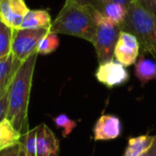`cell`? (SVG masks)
Returning <instances> with one entry per match:
<instances>
[{"instance_id": "7402d4cb", "label": "cell", "mask_w": 156, "mask_h": 156, "mask_svg": "<svg viewBox=\"0 0 156 156\" xmlns=\"http://www.w3.org/2000/svg\"><path fill=\"white\" fill-rule=\"evenodd\" d=\"M9 88L0 92V122L7 118L8 111V98H9Z\"/></svg>"}, {"instance_id": "52a82bcc", "label": "cell", "mask_w": 156, "mask_h": 156, "mask_svg": "<svg viewBox=\"0 0 156 156\" xmlns=\"http://www.w3.org/2000/svg\"><path fill=\"white\" fill-rule=\"evenodd\" d=\"M140 45L134 34L125 31H121L115 48V59L123 64L129 66L137 62L139 56Z\"/></svg>"}, {"instance_id": "9a60e30c", "label": "cell", "mask_w": 156, "mask_h": 156, "mask_svg": "<svg viewBox=\"0 0 156 156\" xmlns=\"http://www.w3.org/2000/svg\"><path fill=\"white\" fill-rule=\"evenodd\" d=\"M135 75L142 85L156 79V63L151 59L140 57L135 64Z\"/></svg>"}, {"instance_id": "ba28073f", "label": "cell", "mask_w": 156, "mask_h": 156, "mask_svg": "<svg viewBox=\"0 0 156 156\" xmlns=\"http://www.w3.org/2000/svg\"><path fill=\"white\" fill-rule=\"evenodd\" d=\"M28 11L24 0H0V20L13 29L22 27Z\"/></svg>"}, {"instance_id": "9c48e42d", "label": "cell", "mask_w": 156, "mask_h": 156, "mask_svg": "<svg viewBox=\"0 0 156 156\" xmlns=\"http://www.w3.org/2000/svg\"><path fill=\"white\" fill-rule=\"evenodd\" d=\"M37 142H35V156H57L60 143L55 133L42 123L37 127Z\"/></svg>"}, {"instance_id": "6da1fadb", "label": "cell", "mask_w": 156, "mask_h": 156, "mask_svg": "<svg viewBox=\"0 0 156 156\" xmlns=\"http://www.w3.org/2000/svg\"><path fill=\"white\" fill-rule=\"evenodd\" d=\"M37 55L33 52L20 63L9 89L7 119L22 135L29 132L28 106Z\"/></svg>"}, {"instance_id": "5b68a950", "label": "cell", "mask_w": 156, "mask_h": 156, "mask_svg": "<svg viewBox=\"0 0 156 156\" xmlns=\"http://www.w3.org/2000/svg\"><path fill=\"white\" fill-rule=\"evenodd\" d=\"M49 31V28L13 29L12 54L20 62L37 51L41 39Z\"/></svg>"}, {"instance_id": "d6986e66", "label": "cell", "mask_w": 156, "mask_h": 156, "mask_svg": "<svg viewBox=\"0 0 156 156\" xmlns=\"http://www.w3.org/2000/svg\"><path fill=\"white\" fill-rule=\"evenodd\" d=\"M54 123L58 128L62 129V136L67 137L77 125V122L72 120L66 115H59L54 119Z\"/></svg>"}, {"instance_id": "30bf717a", "label": "cell", "mask_w": 156, "mask_h": 156, "mask_svg": "<svg viewBox=\"0 0 156 156\" xmlns=\"http://www.w3.org/2000/svg\"><path fill=\"white\" fill-rule=\"evenodd\" d=\"M122 133L121 120L113 115H103L98 118L93 128V137L96 141L117 139Z\"/></svg>"}, {"instance_id": "e0dca14e", "label": "cell", "mask_w": 156, "mask_h": 156, "mask_svg": "<svg viewBox=\"0 0 156 156\" xmlns=\"http://www.w3.org/2000/svg\"><path fill=\"white\" fill-rule=\"evenodd\" d=\"M13 28L0 20V59L12 52Z\"/></svg>"}, {"instance_id": "3957f363", "label": "cell", "mask_w": 156, "mask_h": 156, "mask_svg": "<svg viewBox=\"0 0 156 156\" xmlns=\"http://www.w3.org/2000/svg\"><path fill=\"white\" fill-rule=\"evenodd\" d=\"M120 27L122 31L134 34L142 49L156 59L155 15L143 9L134 0L127 7L126 17Z\"/></svg>"}, {"instance_id": "cb8c5ba5", "label": "cell", "mask_w": 156, "mask_h": 156, "mask_svg": "<svg viewBox=\"0 0 156 156\" xmlns=\"http://www.w3.org/2000/svg\"><path fill=\"white\" fill-rule=\"evenodd\" d=\"M18 144H20V143H18ZM18 144L13 147H10V149H8V150H5V151H2V152H0V156H17Z\"/></svg>"}, {"instance_id": "2e32d148", "label": "cell", "mask_w": 156, "mask_h": 156, "mask_svg": "<svg viewBox=\"0 0 156 156\" xmlns=\"http://www.w3.org/2000/svg\"><path fill=\"white\" fill-rule=\"evenodd\" d=\"M126 13H127V9L125 7L113 2V1H110V0H107L102 12H101V14H103L105 17H107L119 26H121V24L124 22L126 17Z\"/></svg>"}, {"instance_id": "603a6c76", "label": "cell", "mask_w": 156, "mask_h": 156, "mask_svg": "<svg viewBox=\"0 0 156 156\" xmlns=\"http://www.w3.org/2000/svg\"><path fill=\"white\" fill-rule=\"evenodd\" d=\"M139 5L156 16V0H135Z\"/></svg>"}, {"instance_id": "8992f818", "label": "cell", "mask_w": 156, "mask_h": 156, "mask_svg": "<svg viewBox=\"0 0 156 156\" xmlns=\"http://www.w3.org/2000/svg\"><path fill=\"white\" fill-rule=\"evenodd\" d=\"M95 76L100 83L108 88L124 85L129 78L126 67L117 60H110L100 64Z\"/></svg>"}, {"instance_id": "5bb4252c", "label": "cell", "mask_w": 156, "mask_h": 156, "mask_svg": "<svg viewBox=\"0 0 156 156\" xmlns=\"http://www.w3.org/2000/svg\"><path fill=\"white\" fill-rule=\"evenodd\" d=\"M154 141V136L141 135L137 137H130L128 139L127 147L123 156H141L149 150Z\"/></svg>"}, {"instance_id": "4fadbf2b", "label": "cell", "mask_w": 156, "mask_h": 156, "mask_svg": "<svg viewBox=\"0 0 156 156\" xmlns=\"http://www.w3.org/2000/svg\"><path fill=\"white\" fill-rule=\"evenodd\" d=\"M51 25L50 15L45 10H29L22 24V29L49 28Z\"/></svg>"}, {"instance_id": "484cf974", "label": "cell", "mask_w": 156, "mask_h": 156, "mask_svg": "<svg viewBox=\"0 0 156 156\" xmlns=\"http://www.w3.org/2000/svg\"><path fill=\"white\" fill-rule=\"evenodd\" d=\"M110 1H113V2H115V3H119V5H123V7H125L126 9H127V7L134 1V0H110Z\"/></svg>"}, {"instance_id": "44dd1931", "label": "cell", "mask_w": 156, "mask_h": 156, "mask_svg": "<svg viewBox=\"0 0 156 156\" xmlns=\"http://www.w3.org/2000/svg\"><path fill=\"white\" fill-rule=\"evenodd\" d=\"M73 1L83 7H89L101 13L107 0H73Z\"/></svg>"}, {"instance_id": "7c38bea8", "label": "cell", "mask_w": 156, "mask_h": 156, "mask_svg": "<svg viewBox=\"0 0 156 156\" xmlns=\"http://www.w3.org/2000/svg\"><path fill=\"white\" fill-rule=\"evenodd\" d=\"M22 136L7 118L3 119L0 122V152L17 145Z\"/></svg>"}, {"instance_id": "ffe728a7", "label": "cell", "mask_w": 156, "mask_h": 156, "mask_svg": "<svg viewBox=\"0 0 156 156\" xmlns=\"http://www.w3.org/2000/svg\"><path fill=\"white\" fill-rule=\"evenodd\" d=\"M23 142L26 152V156H35V142H37V128L29 129L28 133L22 136Z\"/></svg>"}, {"instance_id": "ac0fdd59", "label": "cell", "mask_w": 156, "mask_h": 156, "mask_svg": "<svg viewBox=\"0 0 156 156\" xmlns=\"http://www.w3.org/2000/svg\"><path fill=\"white\" fill-rule=\"evenodd\" d=\"M59 47V39L56 33L48 31L39 42L37 52L40 55H48L54 52Z\"/></svg>"}, {"instance_id": "7a4b0ae2", "label": "cell", "mask_w": 156, "mask_h": 156, "mask_svg": "<svg viewBox=\"0 0 156 156\" xmlns=\"http://www.w3.org/2000/svg\"><path fill=\"white\" fill-rule=\"evenodd\" d=\"M96 11L89 7L66 0L57 17L51 22L52 33L73 35L93 43L96 32Z\"/></svg>"}, {"instance_id": "8fae6325", "label": "cell", "mask_w": 156, "mask_h": 156, "mask_svg": "<svg viewBox=\"0 0 156 156\" xmlns=\"http://www.w3.org/2000/svg\"><path fill=\"white\" fill-rule=\"evenodd\" d=\"M20 63L12 52L0 59V92L10 87Z\"/></svg>"}, {"instance_id": "d4e9b609", "label": "cell", "mask_w": 156, "mask_h": 156, "mask_svg": "<svg viewBox=\"0 0 156 156\" xmlns=\"http://www.w3.org/2000/svg\"><path fill=\"white\" fill-rule=\"evenodd\" d=\"M141 156H156V135L154 136V141L152 143V145L149 147L145 153H143Z\"/></svg>"}, {"instance_id": "277c9868", "label": "cell", "mask_w": 156, "mask_h": 156, "mask_svg": "<svg viewBox=\"0 0 156 156\" xmlns=\"http://www.w3.org/2000/svg\"><path fill=\"white\" fill-rule=\"evenodd\" d=\"M96 32L93 41L98 64L115 58V48L121 33V27L96 11Z\"/></svg>"}, {"instance_id": "4316f807", "label": "cell", "mask_w": 156, "mask_h": 156, "mask_svg": "<svg viewBox=\"0 0 156 156\" xmlns=\"http://www.w3.org/2000/svg\"><path fill=\"white\" fill-rule=\"evenodd\" d=\"M17 156H26V152H25V147H24V144H23L22 141H20V144H18Z\"/></svg>"}]
</instances>
